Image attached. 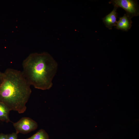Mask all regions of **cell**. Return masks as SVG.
Returning <instances> with one entry per match:
<instances>
[{
  "label": "cell",
  "mask_w": 139,
  "mask_h": 139,
  "mask_svg": "<svg viewBox=\"0 0 139 139\" xmlns=\"http://www.w3.org/2000/svg\"><path fill=\"white\" fill-rule=\"evenodd\" d=\"M11 111L7 106L0 102V120L7 123L11 122L9 117Z\"/></svg>",
  "instance_id": "obj_7"
},
{
  "label": "cell",
  "mask_w": 139,
  "mask_h": 139,
  "mask_svg": "<svg viewBox=\"0 0 139 139\" xmlns=\"http://www.w3.org/2000/svg\"><path fill=\"white\" fill-rule=\"evenodd\" d=\"M114 6L112 11L102 19L103 22L106 27L110 30L111 29L113 26H116L117 22L118 13L117 10L118 7Z\"/></svg>",
  "instance_id": "obj_5"
},
{
  "label": "cell",
  "mask_w": 139,
  "mask_h": 139,
  "mask_svg": "<svg viewBox=\"0 0 139 139\" xmlns=\"http://www.w3.org/2000/svg\"><path fill=\"white\" fill-rule=\"evenodd\" d=\"M109 3L114 6L121 7L126 11V14L131 18L139 15L138 5L137 2L133 0H112Z\"/></svg>",
  "instance_id": "obj_3"
},
{
  "label": "cell",
  "mask_w": 139,
  "mask_h": 139,
  "mask_svg": "<svg viewBox=\"0 0 139 139\" xmlns=\"http://www.w3.org/2000/svg\"><path fill=\"white\" fill-rule=\"evenodd\" d=\"M22 66L23 74L30 85L42 90L52 87L58 64L49 54L31 53L23 61Z\"/></svg>",
  "instance_id": "obj_2"
},
{
  "label": "cell",
  "mask_w": 139,
  "mask_h": 139,
  "mask_svg": "<svg viewBox=\"0 0 139 139\" xmlns=\"http://www.w3.org/2000/svg\"><path fill=\"white\" fill-rule=\"evenodd\" d=\"M30 86L22 71L7 68L3 73L0 85V102L11 110L23 113L26 110V104L31 93Z\"/></svg>",
  "instance_id": "obj_1"
},
{
  "label": "cell",
  "mask_w": 139,
  "mask_h": 139,
  "mask_svg": "<svg viewBox=\"0 0 139 139\" xmlns=\"http://www.w3.org/2000/svg\"><path fill=\"white\" fill-rule=\"evenodd\" d=\"M13 126L18 134L20 133L25 134L29 133L37 129V123L31 118L23 117L17 122L13 123Z\"/></svg>",
  "instance_id": "obj_4"
},
{
  "label": "cell",
  "mask_w": 139,
  "mask_h": 139,
  "mask_svg": "<svg viewBox=\"0 0 139 139\" xmlns=\"http://www.w3.org/2000/svg\"><path fill=\"white\" fill-rule=\"evenodd\" d=\"M7 134V139H18V134L16 133Z\"/></svg>",
  "instance_id": "obj_9"
},
{
  "label": "cell",
  "mask_w": 139,
  "mask_h": 139,
  "mask_svg": "<svg viewBox=\"0 0 139 139\" xmlns=\"http://www.w3.org/2000/svg\"><path fill=\"white\" fill-rule=\"evenodd\" d=\"M26 139H49V136L46 131L41 129L30 137Z\"/></svg>",
  "instance_id": "obj_8"
},
{
  "label": "cell",
  "mask_w": 139,
  "mask_h": 139,
  "mask_svg": "<svg viewBox=\"0 0 139 139\" xmlns=\"http://www.w3.org/2000/svg\"><path fill=\"white\" fill-rule=\"evenodd\" d=\"M131 19L126 14H125L122 17L119 18V20L116 22L115 28L123 31H127L132 26V22Z\"/></svg>",
  "instance_id": "obj_6"
},
{
  "label": "cell",
  "mask_w": 139,
  "mask_h": 139,
  "mask_svg": "<svg viewBox=\"0 0 139 139\" xmlns=\"http://www.w3.org/2000/svg\"><path fill=\"white\" fill-rule=\"evenodd\" d=\"M0 139H7V134L3 133L0 134Z\"/></svg>",
  "instance_id": "obj_10"
},
{
  "label": "cell",
  "mask_w": 139,
  "mask_h": 139,
  "mask_svg": "<svg viewBox=\"0 0 139 139\" xmlns=\"http://www.w3.org/2000/svg\"><path fill=\"white\" fill-rule=\"evenodd\" d=\"M3 73H2L0 71V85L3 80Z\"/></svg>",
  "instance_id": "obj_11"
}]
</instances>
